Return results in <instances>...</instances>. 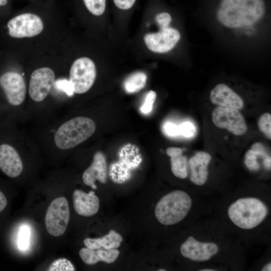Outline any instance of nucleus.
<instances>
[{
  "instance_id": "4468645a",
  "label": "nucleus",
  "mask_w": 271,
  "mask_h": 271,
  "mask_svg": "<svg viewBox=\"0 0 271 271\" xmlns=\"http://www.w3.org/2000/svg\"><path fill=\"white\" fill-rule=\"evenodd\" d=\"M210 100L213 104L219 106L237 110L242 109L244 106V101L240 96L223 83L217 84L211 90Z\"/></svg>"
},
{
  "instance_id": "ddd939ff",
  "label": "nucleus",
  "mask_w": 271,
  "mask_h": 271,
  "mask_svg": "<svg viewBox=\"0 0 271 271\" xmlns=\"http://www.w3.org/2000/svg\"><path fill=\"white\" fill-rule=\"evenodd\" d=\"M211 160L210 155L205 152L199 151L191 157L188 161L189 179L192 183L202 186L207 181L208 167Z\"/></svg>"
},
{
  "instance_id": "9b49d317",
  "label": "nucleus",
  "mask_w": 271,
  "mask_h": 271,
  "mask_svg": "<svg viewBox=\"0 0 271 271\" xmlns=\"http://www.w3.org/2000/svg\"><path fill=\"white\" fill-rule=\"evenodd\" d=\"M180 39L179 32L170 27L160 28L157 32L147 33L144 38L147 48L153 52L159 53L172 50Z\"/></svg>"
},
{
  "instance_id": "7c9ffc66",
  "label": "nucleus",
  "mask_w": 271,
  "mask_h": 271,
  "mask_svg": "<svg viewBox=\"0 0 271 271\" xmlns=\"http://www.w3.org/2000/svg\"><path fill=\"white\" fill-rule=\"evenodd\" d=\"M56 85L58 88L62 89L69 95H72L73 90L72 85L69 80L65 79L59 80L56 81Z\"/></svg>"
},
{
  "instance_id": "b1692460",
  "label": "nucleus",
  "mask_w": 271,
  "mask_h": 271,
  "mask_svg": "<svg viewBox=\"0 0 271 271\" xmlns=\"http://www.w3.org/2000/svg\"><path fill=\"white\" fill-rule=\"evenodd\" d=\"M259 156L251 149L248 150L244 156V164L246 167L251 171H256L260 169V165L257 162Z\"/></svg>"
},
{
  "instance_id": "bb28decb",
  "label": "nucleus",
  "mask_w": 271,
  "mask_h": 271,
  "mask_svg": "<svg viewBox=\"0 0 271 271\" xmlns=\"http://www.w3.org/2000/svg\"><path fill=\"white\" fill-rule=\"evenodd\" d=\"M180 133L186 138H191L196 133L195 125L190 121H186L179 125Z\"/></svg>"
},
{
  "instance_id": "c85d7f7f",
  "label": "nucleus",
  "mask_w": 271,
  "mask_h": 271,
  "mask_svg": "<svg viewBox=\"0 0 271 271\" xmlns=\"http://www.w3.org/2000/svg\"><path fill=\"white\" fill-rule=\"evenodd\" d=\"M137 0H112L114 6L118 10L127 11L131 9Z\"/></svg>"
},
{
  "instance_id": "72a5a7b5",
  "label": "nucleus",
  "mask_w": 271,
  "mask_h": 271,
  "mask_svg": "<svg viewBox=\"0 0 271 271\" xmlns=\"http://www.w3.org/2000/svg\"><path fill=\"white\" fill-rule=\"evenodd\" d=\"M10 0H0V15L7 13L10 7Z\"/></svg>"
},
{
  "instance_id": "a878e982",
  "label": "nucleus",
  "mask_w": 271,
  "mask_h": 271,
  "mask_svg": "<svg viewBox=\"0 0 271 271\" xmlns=\"http://www.w3.org/2000/svg\"><path fill=\"white\" fill-rule=\"evenodd\" d=\"M156 96V93L153 90H150L147 93L143 104L140 107L141 112L143 114H147L152 111Z\"/></svg>"
},
{
  "instance_id": "1a4fd4ad",
  "label": "nucleus",
  "mask_w": 271,
  "mask_h": 271,
  "mask_svg": "<svg viewBox=\"0 0 271 271\" xmlns=\"http://www.w3.org/2000/svg\"><path fill=\"white\" fill-rule=\"evenodd\" d=\"M212 121L217 127L226 129L235 135H242L247 130L244 118L236 109L218 106L212 112Z\"/></svg>"
},
{
  "instance_id": "a211bd4d",
  "label": "nucleus",
  "mask_w": 271,
  "mask_h": 271,
  "mask_svg": "<svg viewBox=\"0 0 271 271\" xmlns=\"http://www.w3.org/2000/svg\"><path fill=\"white\" fill-rule=\"evenodd\" d=\"M119 253L117 248L94 249L86 247L81 248L79 251L81 260L88 265L95 264L99 261L107 263H113L118 257Z\"/></svg>"
},
{
  "instance_id": "dca6fc26",
  "label": "nucleus",
  "mask_w": 271,
  "mask_h": 271,
  "mask_svg": "<svg viewBox=\"0 0 271 271\" xmlns=\"http://www.w3.org/2000/svg\"><path fill=\"white\" fill-rule=\"evenodd\" d=\"M107 179V163L104 155L101 152H97L93 156L90 166L83 172L82 180L84 183L95 189L96 180L105 184Z\"/></svg>"
},
{
  "instance_id": "423d86ee",
  "label": "nucleus",
  "mask_w": 271,
  "mask_h": 271,
  "mask_svg": "<svg viewBox=\"0 0 271 271\" xmlns=\"http://www.w3.org/2000/svg\"><path fill=\"white\" fill-rule=\"evenodd\" d=\"M96 76L94 62L88 57H83L77 59L72 64L69 81L74 93L83 94L91 88Z\"/></svg>"
},
{
  "instance_id": "6ab92c4d",
  "label": "nucleus",
  "mask_w": 271,
  "mask_h": 271,
  "mask_svg": "<svg viewBox=\"0 0 271 271\" xmlns=\"http://www.w3.org/2000/svg\"><path fill=\"white\" fill-rule=\"evenodd\" d=\"M122 236L114 230H110L108 233L100 238H86L83 243L86 247L97 249H116L118 248L122 241Z\"/></svg>"
},
{
  "instance_id": "aec40b11",
  "label": "nucleus",
  "mask_w": 271,
  "mask_h": 271,
  "mask_svg": "<svg viewBox=\"0 0 271 271\" xmlns=\"http://www.w3.org/2000/svg\"><path fill=\"white\" fill-rule=\"evenodd\" d=\"M147 75L143 72H136L129 75L124 81L123 87L128 93L137 92L146 85Z\"/></svg>"
},
{
  "instance_id": "0eeeda50",
  "label": "nucleus",
  "mask_w": 271,
  "mask_h": 271,
  "mask_svg": "<svg viewBox=\"0 0 271 271\" xmlns=\"http://www.w3.org/2000/svg\"><path fill=\"white\" fill-rule=\"evenodd\" d=\"M69 219L70 210L66 198H56L51 202L46 213V230L52 236H61L66 230Z\"/></svg>"
},
{
  "instance_id": "f3484780",
  "label": "nucleus",
  "mask_w": 271,
  "mask_h": 271,
  "mask_svg": "<svg viewBox=\"0 0 271 271\" xmlns=\"http://www.w3.org/2000/svg\"><path fill=\"white\" fill-rule=\"evenodd\" d=\"M73 207L79 215L89 217L96 214L99 208V200L94 192H84L75 190L73 193Z\"/></svg>"
},
{
  "instance_id": "f03ea898",
  "label": "nucleus",
  "mask_w": 271,
  "mask_h": 271,
  "mask_svg": "<svg viewBox=\"0 0 271 271\" xmlns=\"http://www.w3.org/2000/svg\"><path fill=\"white\" fill-rule=\"evenodd\" d=\"M268 210L266 204L255 197L240 198L232 203L227 209L229 219L237 227L251 229L266 218Z\"/></svg>"
},
{
  "instance_id": "2eb2a0df",
  "label": "nucleus",
  "mask_w": 271,
  "mask_h": 271,
  "mask_svg": "<svg viewBox=\"0 0 271 271\" xmlns=\"http://www.w3.org/2000/svg\"><path fill=\"white\" fill-rule=\"evenodd\" d=\"M0 169L11 178L18 177L23 169V162L16 149L11 145H0Z\"/></svg>"
},
{
  "instance_id": "39448f33",
  "label": "nucleus",
  "mask_w": 271,
  "mask_h": 271,
  "mask_svg": "<svg viewBox=\"0 0 271 271\" xmlns=\"http://www.w3.org/2000/svg\"><path fill=\"white\" fill-rule=\"evenodd\" d=\"M6 27L10 37L20 39L38 35L43 30L44 24L39 16L28 12L16 15L10 19Z\"/></svg>"
},
{
  "instance_id": "f704fd0d",
  "label": "nucleus",
  "mask_w": 271,
  "mask_h": 271,
  "mask_svg": "<svg viewBox=\"0 0 271 271\" xmlns=\"http://www.w3.org/2000/svg\"><path fill=\"white\" fill-rule=\"evenodd\" d=\"M7 200L4 193L0 191V212L2 211L6 207Z\"/></svg>"
},
{
  "instance_id": "f257e3e1",
  "label": "nucleus",
  "mask_w": 271,
  "mask_h": 271,
  "mask_svg": "<svg viewBox=\"0 0 271 271\" xmlns=\"http://www.w3.org/2000/svg\"><path fill=\"white\" fill-rule=\"evenodd\" d=\"M264 0H221L216 17L222 25L239 28L252 25L264 16Z\"/></svg>"
},
{
  "instance_id": "4be33fe9",
  "label": "nucleus",
  "mask_w": 271,
  "mask_h": 271,
  "mask_svg": "<svg viewBox=\"0 0 271 271\" xmlns=\"http://www.w3.org/2000/svg\"><path fill=\"white\" fill-rule=\"evenodd\" d=\"M47 270L74 271L75 268L70 261L65 258H61L52 262Z\"/></svg>"
},
{
  "instance_id": "9d476101",
  "label": "nucleus",
  "mask_w": 271,
  "mask_h": 271,
  "mask_svg": "<svg viewBox=\"0 0 271 271\" xmlns=\"http://www.w3.org/2000/svg\"><path fill=\"white\" fill-rule=\"evenodd\" d=\"M55 73L49 67H41L34 70L30 77L29 94L36 102L44 100L55 83Z\"/></svg>"
},
{
  "instance_id": "e433bc0d",
  "label": "nucleus",
  "mask_w": 271,
  "mask_h": 271,
  "mask_svg": "<svg viewBox=\"0 0 271 271\" xmlns=\"http://www.w3.org/2000/svg\"><path fill=\"white\" fill-rule=\"evenodd\" d=\"M262 271H270L271 270V263L270 262L264 265L261 268Z\"/></svg>"
},
{
  "instance_id": "473e14b6",
  "label": "nucleus",
  "mask_w": 271,
  "mask_h": 271,
  "mask_svg": "<svg viewBox=\"0 0 271 271\" xmlns=\"http://www.w3.org/2000/svg\"><path fill=\"white\" fill-rule=\"evenodd\" d=\"M166 152L168 156L172 157L182 154L183 151L180 148L169 147L167 149Z\"/></svg>"
},
{
  "instance_id": "c9c22d12",
  "label": "nucleus",
  "mask_w": 271,
  "mask_h": 271,
  "mask_svg": "<svg viewBox=\"0 0 271 271\" xmlns=\"http://www.w3.org/2000/svg\"><path fill=\"white\" fill-rule=\"evenodd\" d=\"M263 165L264 168L267 170H270L271 168V158L270 156H267L265 157L263 161Z\"/></svg>"
},
{
  "instance_id": "c756f323",
  "label": "nucleus",
  "mask_w": 271,
  "mask_h": 271,
  "mask_svg": "<svg viewBox=\"0 0 271 271\" xmlns=\"http://www.w3.org/2000/svg\"><path fill=\"white\" fill-rule=\"evenodd\" d=\"M164 133L170 137H175L180 135L179 125L170 122H167L163 126Z\"/></svg>"
},
{
  "instance_id": "7ed1b4c3",
  "label": "nucleus",
  "mask_w": 271,
  "mask_h": 271,
  "mask_svg": "<svg viewBox=\"0 0 271 271\" xmlns=\"http://www.w3.org/2000/svg\"><path fill=\"white\" fill-rule=\"evenodd\" d=\"M192 205V200L186 192L176 190L163 196L157 202L155 215L162 224H177L188 215Z\"/></svg>"
},
{
  "instance_id": "20e7f679",
  "label": "nucleus",
  "mask_w": 271,
  "mask_h": 271,
  "mask_svg": "<svg viewBox=\"0 0 271 271\" xmlns=\"http://www.w3.org/2000/svg\"><path fill=\"white\" fill-rule=\"evenodd\" d=\"M96 125L91 118L78 116L61 124L55 132L57 147L66 150L75 147L90 138L95 132Z\"/></svg>"
},
{
  "instance_id": "393cba45",
  "label": "nucleus",
  "mask_w": 271,
  "mask_h": 271,
  "mask_svg": "<svg viewBox=\"0 0 271 271\" xmlns=\"http://www.w3.org/2000/svg\"><path fill=\"white\" fill-rule=\"evenodd\" d=\"M30 236V230L28 226L24 225L22 226L18 235V243L20 249L22 250L26 249L29 243Z\"/></svg>"
},
{
  "instance_id": "58836bf2",
  "label": "nucleus",
  "mask_w": 271,
  "mask_h": 271,
  "mask_svg": "<svg viewBox=\"0 0 271 271\" xmlns=\"http://www.w3.org/2000/svg\"><path fill=\"white\" fill-rule=\"evenodd\" d=\"M158 270H159V271H165V270H166V269H163V268H162V269H159Z\"/></svg>"
},
{
  "instance_id": "6e6552de",
  "label": "nucleus",
  "mask_w": 271,
  "mask_h": 271,
  "mask_svg": "<svg viewBox=\"0 0 271 271\" xmlns=\"http://www.w3.org/2000/svg\"><path fill=\"white\" fill-rule=\"evenodd\" d=\"M0 89L11 105H20L25 99L26 83L23 76L17 72L7 70L0 74Z\"/></svg>"
},
{
  "instance_id": "cd10ccee",
  "label": "nucleus",
  "mask_w": 271,
  "mask_h": 271,
  "mask_svg": "<svg viewBox=\"0 0 271 271\" xmlns=\"http://www.w3.org/2000/svg\"><path fill=\"white\" fill-rule=\"evenodd\" d=\"M171 20V15L166 12H160L155 16V21L160 28L169 27Z\"/></svg>"
},
{
  "instance_id": "2f4dec72",
  "label": "nucleus",
  "mask_w": 271,
  "mask_h": 271,
  "mask_svg": "<svg viewBox=\"0 0 271 271\" xmlns=\"http://www.w3.org/2000/svg\"><path fill=\"white\" fill-rule=\"evenodd\" d=\"M251 149L255 151L259 156H261L264 158L268 156L266 153L265 147L262 143H254L252 145Z\"/></svg>"
},
{
  "instance_id": "f8f14e48",
  "label": "nucleus",
  "mask_w": 271,
  "mask_h": 271,
  "mask_svg": "<svg viewBox=\"0 0 271 271\" xmlns=\"http://www.w3.org/2000/svg\"><path fill=\"white\" fill-rule=\"evenodd\" d=\"M219 251L217 244L212 242H202L189 236L181 244L180 251L182 255L194 261L210 260Z\"/></svg>"
},
{
  "instance_id": "4c0bfd02",
  "label": "nucleus",
  "mask_w": 271,
  "mask_h": 271,
  "mask_svg": "<svg viewBox=\"0 0 271 271\" xmlns=\"http://www.w3.org/2000/svg\"><path fill=\"white\" fill-rule=\"evenodd\" d=\"M200 271H215L216 270V269H214L213 268H203L202 269H200Z\"/></svg>"
},
{
  "instance_id": "412c9836",
  "label": "nucleus",
  "mask_w": 271,
  "mask_h": 271,
  "mask_svg": "<svg viewBox=\"0 0 271 271\" xmlns=\"http://www.w3.org/2000/svg\"><path fill=\"white\" fill-rule=\"evenodd\" d=\"M171 169L176 177L184 179L188 176V161L182 154L170 157Z\"/></svg>"
},
{
  "instance_id": "5701e85b",
  "label": "nucleus",
  "mask_w": 271,
  "mask_h": 271,
  "mask_svg": "<svg viewBox=\"0 0 271 271\" xmlns=\"http://www.w3.org/2000/svg\"><path fill=\"white\" fill-rule=\"evenodd\" d=\"M260 130L268 139H271V114L266 112L261 114L258 120Z\"/></svg>"
}]
</instances>
